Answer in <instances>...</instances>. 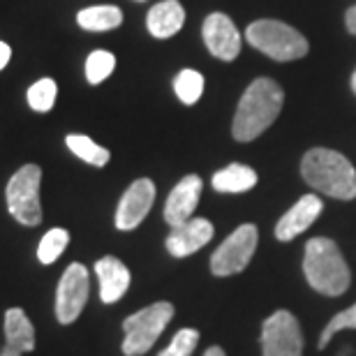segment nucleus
<instances>
[{
  "label": "nucleus",
  "instance_id": "nucleus-10",
  "mask_svg": "<svg viewBox=\"0 0 356 356\" xmlns=\"http://www.w3.org/2000/svg\"><path fill=\"white\" fill-rule=\"evenodd\" d=\"M155 202V183L151 178H139L130 188L125 190V195L120 197L116 218L113 222L120 232H132L144 222V218L151 213Z\"/></svg>",
  "mask_w": 356,
  "mask_h": 356
},
{
  "label": "nucleus",
  "instance_id": "nucleus-4",
  "mask_svg": "<svg viewBox=\"0 0 356 356\" xmlns=\"http://www.w3.org/2000/svg\"><path fill=\"white\" fill-rule=\"evenodd\" d=\"M245 40L268 58L277 63L298 60L308 54V40L296 28H291L275 19L252 21L245 31Z\"/></svg>",
  "mask_w": 356,
  "mask_h": 356
},
{
  "label": "nucleus",
  "instance_id": "nucleus-5",
  "mask_svg": "<svg viewBox=\"0 0 356 356\" xmlns=\"http://www.w3.org/2000/svg\"><path fill=\"white\" fill-rule=\"evenodd\" d=\"M40 183L42 167L24 165L19 167L5 188L7 211L24 227H38L42 222V204H40Z\"/></svg>",
  "mask_w": 356,
  "mask_h": 356
},
{
  "label": "nucleus",
  "instance_id": "nucleus-11",
  "mask_svg": "<svg viewBox=\"0 0 356 356\" xmlns=\"http://www.w3.org/2000/svg\"><path fill=\"white\" fill-rule=\"evenodd\" d=\"M204 44L220 60H234L241 54V33L234 21L222 12H213L206 17L204 28Z\"/></svg>",
  "mask_w": 356,
  "mask_h": 356
},
{
  "label": "nucleus",
  "instance_id": "nucleus-3",
  "mask_svg": "<svg viewBox=\"0 0 356 356\" xmlns=\"http://www.w3.org/2000/svg\"><path fill=\"white\" fill-rule=\"evenodd\" d=\"M305 280L315 291L324 296H340L350 289L352 273L350 266L336 245V241L317 236L310 238L303 254Z\"/></svg>",
  "mask_w": 356,
  "mask_h": 356
},
{
  "label": "nucleus",
  "instance_id": "nucleus-18",
  "mask_svg": "<svg viewBox=\"0 0 356 356\" xmlns=\"http://www.w3.org/2000/svg\"><path fill=\"white\" fill-rule=\"evenodd\" d=\"M211 185L218 192H229V195H238V192H248L257 185V172L248 165H229L220 172L213 174Z\"/></svg>",
  "mask_w": 356,
  "mask_h": 356
},
{
  "label": "nucleus",
  "instance_id": "nucleus-24",
  "mask_svg": "<svg viewBox=\"0 0 356 356\" xmlns=\"http://www.w3.org/2000/svg\"><path fill=\"white\" fill-rule=\"evenodd\" d=\"M67 243H70V232L67 229H60V227L49 229L38 245V259L42 261V264H54V261L65 252Z\"/></svg>",
  "mask_w": 356,
  "mask_h": 356
},
{
  "label": "nucleus",
  "instance_id": "nucleus-9",
  "mask_svg": "<svg viewBox=\"0 0 356 356\" xmlns=\"http://www.w3.org/2000/svg\"><path fill=\"white\" fill-rule=\"evenodd\" d=\"M90 291L88 268L74 261L65 268L58 289H56V319L60 324H72L79 319L81 310L86 308Z\"/></svg>",
  "mask_w": 356,
  "mask_h": 356
},
{
  "label": "nucleus",
  "instance_id": "nucleus-15",
  "mask_svg": "<svg viewBox=\"0 0 356 356\" xmlns=\"http://www.w3.org/2000/svg\"><path fill=\"white\" fill-rule=\"evenodd\" d=\"M95 273L99 280V298H102V303H116L130 289V268L118 257H102L95 261Z\"/></svg>",
  "mask_w": 356,
  "mask_h": 356
},
{
  "label": "nucleus",
  "instance_id": "nucleus-25",
  "mask_svg": "<svg viewBox=\"0 0 356 356\" xmlns=\"http://www.w3.org/2000/svg\"><path fill=\"white\" fill-rule=\"evenodd\" d=\"M197 343H199L197 329H181L172 338V343L162 350L160 356H192V352L197 350Z\"/></svg>",
  "mask_w": 356,
  "mask_h": 356
},
{
  "label": "nucleus",
  "instance_id": "nucleus-21",
  "mask_svg": "<svg viewBox=\"0 0 356 356\" xmlns=\"http://www.w3.org/2000/svg\"><path fill=\"white\" fill-rule=\"evenodd\" d=\"M56 97H58V83L49 76H42L33 83L31 88L26 92V99H28V106L38 113H49L54 109L56 104Z\"/></svg>",
  "mask_w": 356,
  "mask_h": 356
},
{
  "label": "nucleus",
  "instance_id": "nucleus-13",
  "mask_svg": "<svg viewBox=\"0 0 356 356\" xmlns=\"http://www.w3.org/2000/svg\"><path fill=\"white\" fill-rule=\"evenodd\" d=\"M213 238V225L206 218H190L188 222L172 227V234L167 236V250L172 257L183 259L195 254L197 250Z\"/></svg>",
  "mask_w": 356,
  "mask_h": 356
},
{
  "label": "nucleus",
  "instance_id": "nucleus-2",
  "mask_svg": "<svg viewBox=\"0 0 356 356\" xmlns=\"http://www.w3.org/2000/svg\"><path fill=\"white\" fill-rule=\"evenodd\" d=\"M301 174L310 188L333 199H356V169L343 153L331 148H310L303 155Z\"/></svg>",
  "mask_w": 356,
  "mask_h": 356
},
{
  "label": "nucleus",
  "instance_id": "nucleus-27",
  "mask_svg": "<svg viewBox=\"0 0 356 356\" xmlns=\"http://www.w3.org/2000/svg\"><path fill=\"white\" fill-rule=\"evenodd\" d=\"M12 60V47L7 44V42L0 40V72L7 67V63Z\"/></svg>",
  "mask_w": 356,
  "mask_h": 356
},
{
  "label": "nucleus",
  "instance_id": "nucleus-8",
  "mask_svg": "<svg viewBox=\"0 0 356 356\" xmlns=\"http://www.w3.org/2000/svg\"><path fill=\"white\" fill-rule=\"evenodd\" d=\"M264 356H303V333L289 310L273 312L261 326Z\"/></svg>",
  "mask_w": 356,
  "mask_h": 356
},
{
  "label": "nucleus",
  "instance_id": "nucleus-12",
  "mask_svg": "<svg viewBox=\"0 0 356 356\" xmlns=\"http://www.w3.org/2000/svg\"><path fill=\"white\" fill-rule=\"evenodd\" d=\"M322 211H324V204L317 195H303L280 220H277L275 238L282 241V243L294 241L296 236H301L319 216H322Z\"/></svg>",
  "mask_w": 356,
  "mask_h": 356
},
{
  "label": "nucleus",
  "instance_id": "nucleus-30",
  "mask_svg": "<svg viewBox=\"0 0 356 356\" xmlns=\"http://www.w3.org/2000/svg\"><path fill=\"white\" fill-rule=\"evenodd\" d=\"M0 356H21V352H17V350H12V347H3V350H0Z\"/></svg>",
  "mask_w": 356,
  "mask_h": 356
},
{
  "label": "nucleus",
  "instance_id": "nucleus-22",
  "mask_svg": "<svg viewBox=\"0 0 356 356\" xmlns=\"http://www.w3.org/2000/svg\"><path fill=\"white\" fill-rule=\"evenodd\" d=\"M174 92L183 104H197L204 95V74L197 70H181L174 79Z\"/></svg>",
  "mask_w": 356,
  "mask_h": 356
},
{
  "label": "nucleus",
  "instance_id": "nucleus-14",
  "mask_svg": "<svg viewBox=\"0 0 356 356\" xmlns=\"http://www.w3.org/2000/svg\"><path fill=\"white\" fill-rule=\"evenodd\" d=\"M202 188H204L202 178L195 176V174L181 178V181L174 185V190L169 192L167 204H165L167 225L178 227V225L188 222V220L192 218V213H195V209H197V204H199Z\"/></svg>",
  "mask_w": 356,
  "mask_h": 356
},
{
  "label": "nucleus",
  "instance_id": "nucleus-32",
  "mask_svg": "<svg viewBox=\"0 0 356 356\" xmlns=\"http://www.w3.org/2000/svg\"><path fill=\"white\" fill-rule=\"evenodd\" d=\"M137 3H144V0H137Z\"/></svg>",
  "mask_w": 356,
  "mask_h": 356
},
{
  "label": "nucleus",
  "instance_id": "nucleus-31",
  "mask_svg": "<svg viewBox=\"0 0 356 356\" xmlns=\"http://www.w3.org/2000/svg\"><path fill=\"white\" fill-rule=\"evenodd\" d=\"M352 90L356 92V70H354V74H352Z\"/></svg>",
  "mask_w": 356,
  "mask_h": 356
},
{
  "label": "nucleus",
  "instance_id": "nucleus-7",
  "mask_svg": "<svg viewBox=\"0 0 356 356\" xmlns=\"http://www.w3.org/2000/svg\"><path fill=\"white\" fill-rule=\"evenodd\" d=\"M257 241H259V232L254 225L236 227V229L218 245V250L211 254L213 275L227 277V275H236L241 270H245L254 250H257Z\"/></svg>",
  "mask_w": 356,
  "mask_h": 356
},
{
  "label": "nucleus",
  "instance_id": "nucleus-17",
  "mask_svg": "<svg viewBox=\"0 0 356 356\" xmlns=\"http://www.w3.org/2000/svg\"><path fill=\"white\" fill-rule=\"evenodd\" d=\"M5 345L21 354L35 350V329L24 308H10L5 312Z\"/></svg>",
  "mask_w": 356,
  "mask_h": 356
},
{
  "label": "nucleus",
  "instance_id": "nucleus-26",
  "mask_svg": "<svg viewBox=\"0 0 356 356\" xmlns=\"http://www.w3.org/2000/svg\"><path fill=\"white\" fill-rule=\"evenodd\" d=\"M345 329H356V303L350 305L347 310L338 312V315L326 324V329L322 331V338H319V350H324V347L329 345V340Z\"/></svg>",
  "mask_w": 356,
  "mask_h": 356
},
{
  "label": "nucleus",
  "instance_id": "nucleus-19",
  "mask_svg": "<svg viewBox=\"0 0 356 356\" xmlns=\"http://www.w3.org/2000/svg\"><path fill=\"white\" fill-rule=\"evenodd\" d=\"M76 24H79L83 31L90 33H106L113 31L123 24V12L116 5H92V7H83L76 14Z\"/></svg>",
  "mask_w": 356,
  "mask_h": 356
},
{
  "label": "nucleus",
  "instance_id": "nucleus-20",
  "mask_svg": "<svg viewBox=\"0 0 356 356\" xmlns=\"http://www.w3.org/2000/svg\"><path fill=\"white\" fill-rule=\"evenodd\" d=\"M65 144L76 158L83 160L86 165H92V167H104L111 158V153L106 151L104 146L95 144V141H92L90 137H86V134H67Z\"/></svg>",
  "mask_w": 356,
  "mask_h": 356
},
{
  "label": "nucleus",
  "instance_id": "nucleus-29",
  "mask_svg": "<svg viewBox=\"0 0 356 356\" xmlns=\"http://www.w3.org/2000/svg\"><path fill=\"white\" fill-rule=\"evenodd\" d=\"M204 356H227V354L222 352V347H209Z\"/></svg>",
  "mask_w": 356,
  "mask_h": 356
},
{
  "label": "nucleus",
  "instance_id": "nucleus-6",
  "mask_svg": "<svg viewBox=\"0 0 356 356\" xmlns=\"http://www.w3.org/2000/svg\"><path fill=\"white\" fill-rule=\"evenodd\" d=\"M174 317V305L167 301H158L148 308L134 312L123 322L125 340L123 354L125 356H141L155 345V340L162 336L167 324Z\"/></svg>",
  "mask_w": 356,
  "mask_h": 356
},
{
  "label": "nucleus",
  "instance_id": "nucleus-16",
  "mask_svg": "<svg viewBox=\"0 0 356 356\" xmlns=\"http://www.w3.org/2000/svg\"><path fill=\"white\" fill-rule=\"evenodd\" d=\"M185 24V10L178 0H162L146 14V28L155 40H169Z\"/></svg>",
  "mask_w": 356,
  "mask_h": 356
},
{
  "label": "nucleus",
  "instance_id": "nucleus-23",
  "mask_svg": "<svg viewBox=\"0 0 356 356\" xmlns=\"http://www.w3.org/2000/svg\"><path fill=\"white\" fill-rule=\"evenodd\" d=\"M116 70V56L104 49H95L86 58V81L90 86H97L104 79H109L111 72Z\"/></svg>",
  "mask_w": 356,
  "mask_h": 356
},
{
  "label": "nucleus",
  "instance_id": "nucleus-1",
  "mask_svg": "<svg viewBox=\"0 0 356 356\" xmlns=\"http://www.w3.org/2000/svg\"><path fill=\"white\" fill-rule=\"evenodd\" d=\"M284 92L273 79H254L245 88L236 106V116L232 123V134L236 141H252L273 125L277 113L282 111Z\"/></svg>",
  "mask_w": 356,
  "mask_h": 356
},
{
  "label": "nucleus",
  "instance_id": "nucleus-28",
  "mask_svg": "<svg viewBox=\"0 0 356 356\" xmlns=\"http://www.w3.org/2000/svg\"><path fill=\"white\" fill-rule=\"evenodd\" d=\"M345 24H347V31H350L352 35H356V5L347 10V14H345Z\"/></svg>",
  "mask_w": 356,
  "mask_h": 356
}]
</instances>
